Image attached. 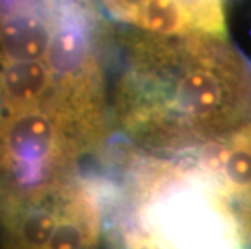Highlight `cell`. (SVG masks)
I'll list each match as a JSON object with an SVG mask.
<instances>
[{
  "label": "cell",
  "mask_w": 251,
  "mask_h": 249,
  "mask_svg": "<svg viewBox=\"0 0 251 249\" xmlns=\"http://www.w3.org/2000/svg\"><path fill=\"white\" fill-rule=\"evenodd\" d=\"M114 118L141 152L201 149L251 125V68L226 39L138 33L126 42Z\"/></svg>",
  "instance_id": "1"
},
{
  "label": "cell",
  "mask_w": 251,
  "mask_h": 249,
  "mask_svg": "<svg viewBox=\"0 0 251 249\" xmlns=\"http://www.w3.org/2000/svg\"><path fill=\"white\" fill-rule=\"evenodd\" d=\"M133 158L124 220L162 249H248L226 201L188 158L141 151Z\"/></svg>",
  "instance_id": "2"
},
{
  "label": "cell",
  "mask_w": 251,
  "mask_h": 249,
  "mask_svg": "<svg viewBox=\"0 0 251 249\" xmlns=\"http://www.w3.org/2000/svg\"><path fill=\"white\" fill-rule=\"evenodd\" d=\"M107 135L105 94L62 86L50 104L0 115V175L18 189L62 181Z\"/></svg>",
  "instance_id": "3"
},
{
  "label": "cell",
  "mask_w": 251,
  "mask_h": 249,
  "mask_svg": "<svg viewBox=\"0 0 251 249\" xmlns=\"http://www.w3.org/2000/svg\"><path fill=\"white\" fill-rule=\"evenodd\" d=\"M105 194L76 177L33 189L7 186L0 199L2 249H98Z\"/></svg>",
  "instance_id": "4"
},
{
  "label": "cell",
  "mask_w": 251,
  "mask_h": 249,
  "mask_svg": "<svg viewBox=\"0 0 251 249\" xmlns=\"http://www.w3.org/2000/svg\"><path fill=\"white\" fill-rule=\"evenodd\" d=\"M185 156L232 210L251 249V125L226 139Z\"/></svg>",
  "instance_id": "5"
},
{
  "label": "cell",
  "mask_w": 251,
  "mask_h": 249,
  "mask_svg": "<svg viewBox=\"0 0 251 249\" xmlns=\"http://www.w3.org/2000/svg\"><path fill=\"white\" fill-rule=\"evenodd\" d=\"M112 17L146 33L183 36L195 33L177 0H102Z\"/></svg>",
  "instance_id": "6"
},
{
  "label": "cell",
  "mask_w": 251,
  "mask_h": 249,
  "mask_svg": "<svg viewBox=\"0 0 251 249\" xmlns=\"http://www.w3.org/2000/svg\"><path fill=\"white\" fill-rule=\"evenodd\" d=\"M195 33L226 39V0H177Z\"/></svg>",
  "instance_id": "7"
},
{
  "label": "cell",
  "mask_w": 251,
  "mask_h": 249,
  "mask_svg": "<svg viewBox=\"0 0 251 249\" xmlns=\"http://www.w3.org/2000/svg\"><path fill=\"white\" fill-rule=\"evenodd\" d=\"M122 246L124 249H162L146 231L128 220L122 224Z\"/></svg>",
  "instance_id": "8"
}]
</instances>
